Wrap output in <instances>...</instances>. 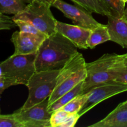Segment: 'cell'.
<instances>
[{"label": "cell", "mask_w": 127, "mask_h": 127, "mask_svg": "<svg viewBox=\"0 0 127 127\" xmlns=\"http://www.w3.org/2000/svg\"><path fill=\"white\" fill-rule=\"evenodd\" d=\"M78 48L57 31L48 36L36 54V71L61 69L76 53Z\"/></svg>", "instance_id": "obj_1"}, {"label": "cell", "mask_w": 127, "mask_h": 127, "mask_svg": "<svg viewBox=\"0 0 127 127\" xmlns=\"http://www.w3.org/2000/svg\"><path fill=\"white\" fill-rule=\"evenodd\" d=\"M86 64L83 55L78 52L61 68L55 88L48 98V105L86 79Z\"/></svg>", "instance_id": "obj_2"}, {"label": "cell", "mask_w": 127, "mask_h": 127, "mask_svg": "<svg viewBox=\"0 0 127 127\" xmlns=\"http://www.w3.org/2000/svg\"><path fill=\"white\" fill-rule=\"evenodd\" d=\"M36 54L12 55L0 63L2 76L12 82L14 86L23 84L27 86L29 79L36 72Z\"/></svg>", "instance_id": "obj_3"}, {"label": "cell", "mask_w": 127, "mask_h": 127, "mask_svg": "<svg viewBox=\"0 0 127 127\" xmlns=\"http://www.w3.org/2000/svg\"><path fill=\"white\" fill-rule=\"evenodd\" d=\"M51 6L49 4L35 0L29 3L23 11L14 15L12 19L27 21L50 36L57 32V22L51 11Z\"/></svg>", "instance_id": "obj_4"}, {"label": "cell", "mask_w": 127, "mask_h": 127, "mask_svg": "<svg viewBox=\"0 0 127 127\" xmlns=\"http://www.w3.org/2000/svg\"><path fill=\"white\" fill-rule=\"evenodd\" d=\"M60 70L36 71L29 81L28 97L21 109H28L49 98L56 86Z\"/></svg>", "instance_id": "obj_5"}, {"label": "cell", "mask_w": 127, "mask_h": 127, "mask_svg": "<svg viewBox=\"0 0 127 127\" xmlns=\"http://www.w3.org/2000/svg\"><path fill=\"white\" fill-rule=\"evenodd\" d=\"M118 55L106 53L91 63H86L87 75L84 80V94L93 88L114 80L113 67Z\"/></svg>", "instance_id": "obj_6"}, {"label": "cell", "mask_w": 127, "mask_h": 127, "mask_svg": "<svg viewBox=\"0 0 127 127\" xmlns=\"http://www.w3.org/2000/svg\"><path fill=\"white\" fill-rule=\"evenodd\" d=\"M48 107V98L28 109H19L13 114L23 127H51L52 114Z\"/></svg>", "instance_id": "obj_7"}, {"label": "cell", "mask_w": 127, "mask_h": 127, "mask_svg": "<svg viewBox=\"0 0 127 127\" xmlns=\"http://www.w3.org/2000/svg\"><path fill=\"white\" fill-rule=\"evenodd\" d=\"M127 91V84L115 80L95 86L88 93V100L79 112L82 116L99 103L115 95Z\"/></svg>", "instance_id": "obj_8"}, {"label": "cell", "mask_w": 127, "mask_h": 127, "mask_svg": "<svg viewBox=\"0 0 127 127\" xmlns=\"http://www.w3.org/2000/svg\"><path fill=\"white\" fill-rule=\"evenodd\" d=\"M52 6L62 11L64 16L78 26L93 30L100 25L92 16V12L78 5H72L63 0H57Z\"/></svg>", "instance_id": "obj_9"}, {"label": "cell", "mask_w": 127, "mask_h": 127, "mask_svg": "<svg viewBox=\"0 0 127 127\" xmlns=\"http://www.w3.org/2000/svg\"><path fill=\"white\" fill-rule=\"evenodd\" d=\"M45 39L32 33L16 31L12 33L11 38L15 48L12 55L37 53Z\"/></svg>", "instance_id": "obj_10"}, {"label": "cell", "mask_w": 127, "mask_h": 127, "mask_svg": "<svg viewBox=\"0 0 127 127\" xmlns=\"http://www.w3.org/2000/svg\"><path fill=\"white\" fill-rule=\"evenodd\" d=\"M57 31L69 40L78 48L84 50L89 48L88 41L91 32V29L57 21Z\"/></svg>", "instance_id": "obj_11"}, {"label": "cell", "mask_w": 127, "mask_h": 127, "mask_svg": "<svg viewBox=\"0 0 127 127\" xmlns=\"http://www.w3.org/2000/svg\"><path fill=\"white\" fill-rule=\"evenodd\" d=\"M107 24L110 40L120 45L122 48H127V21L123 17H117L112 14L107 16Z\"/></svg>", "instance_id": "obj_12"}, {"label": "cell", "mask_w": 127, "mask_h": 127, "mask_svg": "<svg viewBox=\"0 0 127 127\" xmlns=\"http://www.w3.org/2000/svg\"><path fill=\"white\" fill-rule=\"evenodd\" d=\"M127 124V100L120 103L104 119L90 127H124Z\"/></svg>", "instance_id": "obj_13"}, {"label": "cell", "mask_w": 127, "mask_h": 127, "mask_svg": "<svg viewBox=\"0 0 127 127\" xmlns=\"http://www.w3.org/2000/svg\"><path fill=\"white\" fill-rule=\"evenodd\" d=\"M83 85H84V81L79 83L73 89L66 93L65 94L62 95L60 97L57 99L55 101L53 102L52 104L48 105V109L49 112L52 114L55 110L62 109L64 105L68 104L72 99H73L78 95L84 94Z\"/></svg>", "instance_id": "obj_14"}, {"label": "cell", "mask_w": 127, "mask_h": 127, "mask_svg": "<svg viewBox=\"0 0 127 127\" xmlns=\"http://www.w3.org/2000/svg\"><path fill=\"white\" fill-rule=\"evenodd\" d=\"M76 5L83 7L91 12L108 16L112 14L110 9L103 0H71Z\"/></svg>", "instance_id": "obj_15"}, {"label": "cell", "mask_w": 127, "mask_h": 127, "mask_svg": "<svg viewBox=\"0 0 127 127\" xmlns=\"http://www.w3.org/2000/svg\"><path fill=\"white\" fill-rule=\"evenodd\" d=\"M109 40H110V36L107 26L101 24L95 29L91 30L88 41V47L91 49H93L98 45Z\"/></svg>", "instance_id": "obj_16"}, {"label": "cell", "mask_w": 127, "mask_h": 127, "mask_svg": "<svg viewBox=\"0 0 127 127\" xmlns=\"http://www.w3.org/2000/svg\"><path fill=\"white\" fill-rule=\"evenodd\" d=\"M30 2V0H0V12L4 14L16 15Z\"/></svg>", "instance_id": "obj_17"}, {"label": "cell", "mask_w": 127, "mask_h": 127, "mask_svg": "<svg viewBox=\"0 0 127 127\" xmlns=\"http://www.w3.org/2000/svg\"><path fill=\"white\" fill-rule=\"evenodd\" d=\"M114 80L127 84V53L118 55L113 67Z\"/></svg>", "instance_id": "obj_18"}, {"label": "cell", "mask_w": 127, "mask_h": 127, "mask_svg": "<svg viewBox=\"0 0 127 127\" xmlns=\"http://www.w3.org/2000/svg\"><path fill=\"white\" fill-rule=\"evenodd\" d=\"M88 94L87 93L83 94L76 97L72 99L70 102L66 104L62 108V109L65 110L69 114H76L79 113L83 108V105L88 100Z\"/></svg>", "instance_id": "obj_19"}, {"label": "cell", "mask_w": 127, "mask_h": 127, "mask_svg": "<svg viewBox=\"0 0 127 127\" xmlns=\"http://www.w3.org/2000/svg\"><path fill=\"white\" fill-rule=\"evenodd\" d=\"M16 22L17 27L19 28V31L22 32H26V33H32V34L38 36L40 37L46 38L48 36L46 34L43 33V32H41L40 31L36 28L33 24H32L30 22L27 21H22V20H13Z\"/></svg>", "instance_id": "obj_20"}, {"label": "cell", "mask_w": 127, "mask_h": 127, "mask_svg": "<svg viewBox=\"0 0 127 127\" xmlns=\"http://www.w3.org/2000/svg\"><path fill=\"white\" fill-rule=\"evenodd\" d=\"M107 6L110 9L113 16L117 17H122L125 4L120 0H103Z\"/></svg>", "instance_id": "obj_21"}, {"label": "cell", "mask_w": 127, "mask_h": 127, "mask_svg": "<svg viewBox=\"0 0 127 127\" xmlns=\"http://www.w3.org/2000/svg\"><path fill=\"white\" fill-rule=\"evenodd\" d=\"M69 113L60 109L55 110L52 113L51 115L50 125L51 127H60V125L65 121L69 115Z\"/></svg>", "instance_id": "obj_22"}, {"label": "cell", "mask_w": 127, "mask_h": 127, "mask_svg": "<svg viewBox=\"0 0 127 127\" xmlns=\"http://www.w3.org/2000/svg\"><path fill=\"white\" fill-rule=\"evenodd\" d=\"M0 127H23L17 121L13 114L1 115L0 114Z\"/></svg>", "instance_id": "obj_23"}, {"label": "cell", "mask_w": 127, "mask_h": 127, "mask_svg": "<svg viewBox=\"0 0 127 127\" xmlns=\"http://www.w3.org/2000/svg\"><path fill=\"white\" fill-rule=\"evenodd\" d=\"M16 26L17 25L12 19V17H9L0 12V31L10 30Z\"/></svg>", "instance_id": "obj_24"}, {"label": "cell", "mask_w": 127, "mask_h": 127, "mask_svg": "<svg viewBox=\"0 0 127 127\" xmlns=\"http://www.w3.org/2000/svg\"><path fill=\"white\" fill-rule=\"evenodd\" d=\"M81 115L79 113L76 114H70L65 121L60 125V127H73L75 126L76 124L80 118Z\"/></svg>", "instance_id": "obj_25"}, {"label": "cell", "mask_w": 127, "mask_h": 127, "mask_svg": "<svg viewBox=\"0 0 127 127\" xmlns=\"http://www.w3.org/2000/svg\"><path fill=\"white\" fill-rule=\"evenodd\" d=\"M12 86H14L12 82L4 78L2 76L1 69H0V89H4L5 90L6 89Z\"/></svg>", "instance_id": "obj_26"}, {"label": "cell", "mask_w": 127, "mask_h": 127, "mask_svg": "<svg viewBox=\"0 0 127 127\" xmlns=\"http://www.w3.org/2000/svg\"><path fill=\"white\" fill-rule=\"evenodd\" d=\"M31 1H35V0H30ZM37 1H40V2H45V3H47V4H50L51 6H52V5H53V4L57 0H37Z\"/></svg>", "instance_id": "obj_27"}, {"label": "cell", "mask_w": 127, "mask_h": 127, "mask_svg": "<svg viewBox=\"0 0 127 127\" xmlns=\"http://www.w3.org/2000/svg\"><path fill=\"white\" fill-rule=\"evenodd\" d=\"M123 17L125 19V20L127 21V6L125 8V10H124V14H123Z\"/></svg>", "instance_id": "obj_28"}, {"label": "cell", "mask_w": 127, "mask_h": 127, "mask_svg": "<svg viewBox=\"0 0 127 127\" xmlns=\"http://www.w3.org/2000/svg\"><path fill=\"white\" fill-rule=\"evenodd\" d=\"M4 91V89H0V97H1V95L3 93ZM0 112H1V110H0Z\"/></svg>", "instance_id": "obj_29"}, {"label": "cell", "mask_w": 127, "mask_h": 127, "mask_svg": "<svg viewBox=\"0 0 127 127\" xmlns=\"http://www.w3.org/2000/svg\"><path fill=\"white\" fill-rule=\"evenodd\" d=\"M120 1H122V2H123V3H124L125 4V3H126V2H127V0H120Z\"/></svg>", "instance_id": "obj_30"}, {"label": "cell", "mask_w": 127, "mask_h": 127, "mask_svg": "<svg viewBox=\"0 0 127 127\" xmlns=\"http://www.w3.org/2000/svg\"><path fill=\"white\" fill-rule=\"evenodd\" d=\"M124 127H127V124H126V125H124Z\"/></svg>", "instance_id": "obj_31"}]
</instances>
